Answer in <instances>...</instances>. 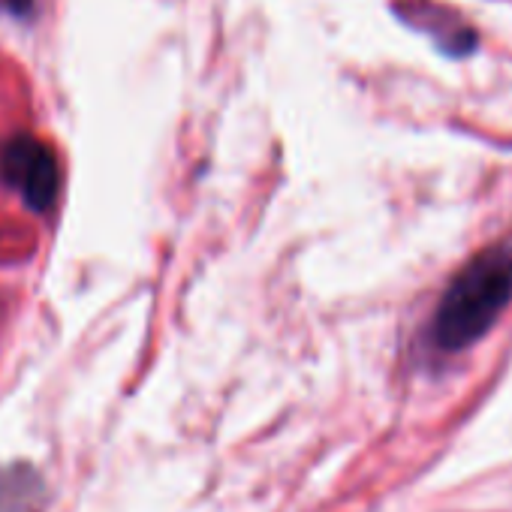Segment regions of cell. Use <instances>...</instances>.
Returning <instances> with one entry per match:
<instances>
[{
	"label": "cell",
	"instance_id": "1",
	"mask_svg": "<svg viewBox=\"0 0 512 512\" xmlns=\"http://www.w3.org/2000/svg\"><path fill=\"white\" fill-rule=\"evenodd\" d=\"M512 305V247L494 244L449 281L428 341L443 353H461L491 332L500 314Z\"/></svg>",
	"mask_w": 512,
	"mask_h": 512
},
{
	"label": "cell",
	"instance_id": "2",
	"mask_svg": "<svg viewBox=\"0 0 512 512\" xmlns=\"http://www.w3.org/2000/svg\"><path fill=\"white\" fill-rule=\"evenodd\" d=\"M0 181L31 211L43 214L55 205L61 190V169L55 151L37 136L19 133L0 145Z\"/></svg>",
	"mask_w": 512,
	"mask_h": 512
},
{
	"label": "cell",
	"instance_id": "3",
	"mask_svg": "<svg viewBox=\"0 0 512 512\" xmlns=\"http://www.w3.org/2000/svg\"><path fill=\"white\" fill-rule=\"evenodd\" d=\"M398 16L404 22H410L413 28L425 31L434 37V43L446 52V55H470V49L476 46V34L449 10L434 7V4H422V0H410V4L398 7Z\"/></svg>",
	"mask_w": 512,
	"mask_h": 512
},
{
	"label": "cell",
	"instance_id": "4",
	"mask_svg": "<svg viewBox=\"0 0 512 512\" xmlns=\"http://www.w3.org/2000/svg\"><path fill=\"white\" fill-rule=\"evenodd\" d=\"M0 10L10 13L13 19H28L34 13V0H0Z\"/></svg>",
	"mask_w": 512,
	"mask_h": 512
}]
</instances>
